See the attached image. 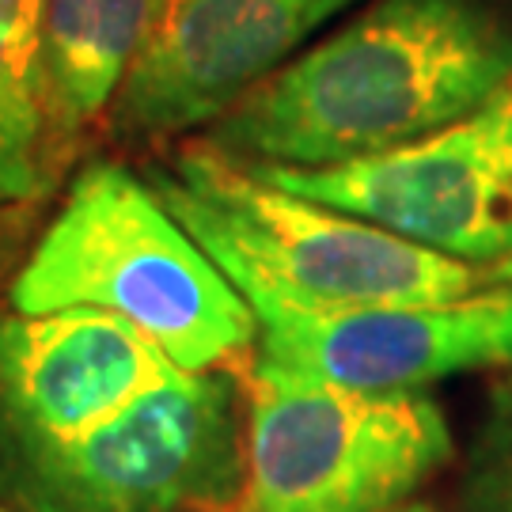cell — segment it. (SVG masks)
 Listing matches in <instances>:
<instances>
[{
  "instance_id": "obj_1",
  "label": "cell",
  "mask_w": 512,
  "mask_h": 512,
  "mask_svg": "<svg viewBox=\"0 0 512 512\" xmlns=\"http://www.w3.org/2000/svg\"><path fill=\"white\" fill-rule=\"evenodd\" d=\"M512 80V0H368L209 126L255 167H338L414 145Z\"/></svg>"
},
{
  "instance_id": "obj_2",
  "label": "cell",
  "mask_w": 512,
  "mask_h": 512,
  "mask_svg": "<svg viewBox=\"0 0 512 512\" xmlns=\"http://www.w3.org/2000/svg\"><path fill=\"white\" fill-rule=\"evenodd\" d=\"M148 183L262 323L437 304L512 285V274L471 266L387 232L372 220L296 198L220 152L186 145Z\"/></svg>"
},
{
  "instance_id": "obj_3",
  "label": "cell",
  "mask_w": 512,
  "mask_h": 512,
  "mask_svg": "<svg viewBox=\"0 0 512 512\" xmlns=\"http://www.w3.org/2000/svg\"><path fill=\"white\" fill-rule=\"evenodd\" d=\"M8 308L46 315L103 308L148 334L183 372H209L258 334V315L156 186L129 167L92 160L19 266Z\"/></svg>"
},
{
  "instance_id": "obj_4",
  "label": "cell",
  "mask_w": 512,
  "mask_h": 512,
  "mask_svg": "<svg viewBox=\"0 0 512 512\" xmlns=\"http://www.w3.org/2000/svg\"><path fill=\"white\" fill-rule=\"evenodd\" d=\"M452 456V425L425 387H349L258 357L228 512H384Z\"/></svg>"
},
{
  "instance_id": "obj_5",
  "label": "cell",
  "mask_w": 512,
  "mask_h": 512,
  "mask_svg": "<svg viewBox=\"0 0 512 512\" xmlns=\"http://www.w3.org/2000/svg\"><path fill=\"white\" fill-rule=\"evenodd\" d=\"M239 387L224 372H175L126 414L73 444L0 467L19 512L232 509L243 482Z\"/></svg>"
},
{
  "instance_id": "obj_6",
  "label": "cell",
  "mask_w": 512,
  "mask_h": 512,
  "mask_svg": "<svg viewBox=\"0 0 512 512\" xmlns=\"http://www.w3.org/2000/svg\"><path fill=\"white\" fill-rule=\"evenodd\" d=\"M296 198L512 274V80L452 126L338 167H255Z\"/></svg>"
},
{
  "instance_id": "obj_7",
  "label": "cell",
  "mask_w": 512,
  "mask_h": 512,
  "mask_svg": "<svg viewBox=\"0 0 512 512\" xmlns=\"http://www.w3.org/2000/svg\"><path fill=\"white\" fill-rule=\"evenodd\" d=\"M361 0H156L114 95V129L156 141L213 126Z\"/></svg>"
},
{
  "instance_id": "obj_8",
  "label": "cell",
  "mask_w": 512,
  "mask_h": 512,
  "mask_svg": "<svg viewBox=\"0 0 512 512\" xmlns=\"http://www.w3.org/2000/svg\"><path fill=\"white\" fill-rule=\"evenodd\" d=\"M175 372L114 311H0V467L73 444Z\"/></svg>"
},
{
  "instance_id": "obj_9",
  "label": "cell",
  "mask_w": 512,
  "mask_h": 512,
  "mask_svg": "<svg viewBox=\"0 0 512 512\" xmlns=\"http://www.w3.org/2000/svg\"><path fill=\"white\" fill-rule=\"evenodd\" d=\"M262 361L349 387H425L512 368V285L437 304L262 323Z\"/></svg>"
},
{
  "instance_id": "obj_10",
  "label": "cell",
  "mask_w": 512,
  "mask_h": 512,
  "mask_svg": "<svg viewBox=\"0 0 512 512\" xmlns=\"http://www.w3.org/2000/svg\"><path fill=\"white\" fill-rule=\"evenodd\" d=\"M156 0H46L42 69L54 137H73L114 103L145 46Z\"/></svg>"
},
{
  "instance_id": "obj_11",
  "label": "cell",
  "mask_w": 512,
  "mask_h": 512,
  "mask_svg": "<svg viewBox=\"0 0 512 512\" xmlns=\"http://www.w3.org/2000/svg\"><path fill=\"white\" fill-rule=\"evenodd\" d=\"M54 141L42 38L0 35V205L42 194Z\"/></svg>"
},
{
  "instance_id": "obj_12",
  "label": "cell",
  "mask_w": 512,
  "mask_h": 512,
  "mask_svg": "<svg viewBox=\"0 0 512 512\" xmlns=\"http://www.w3.org/2000/svg\"><path fill=\"white\" fill-rule=\"evenodd\" d=\"M463 509L512 512V368L486 391L463 463Z\"/></svg>"
},
{
  "instance_id": "obj_13",
  "label": "cell",
  "mask_w": 512,
  "mask_h": 512,
  "mask_svg": "<svg viewBox=\"0 0 512 512\" xmlns=\"http://www.w3.org/2000/svg\"><path fill=\"white\" fill-rule=\"evenodd\" d=\"M384 512H440L437 505H429V501H403V505H391V509H384Z\"/></svg>"
},
{
  "instance_id": "obj_14",
  "label": "cell",
  "mask_w": 512,
  "mask_h": 512,
  "mask_svg": "<svg viewBox=\"0 0 512 512\" xmlns=\"http://www.w3.org/2000/svg\"><path fill=\"white\" fill-rule=\"evenodd\" d=\"M0 512H19V509H12V505H8V501H0Z\"/></svg>"
}]
</instances>
